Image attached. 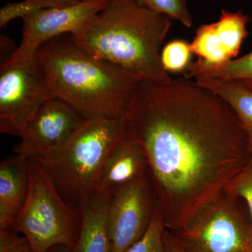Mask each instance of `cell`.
Returning <instances> with one entry per match:
<instances>
[{
	"label": "cell",
	"mask_w": 252,
	"mask_h": 252,
	"mask_svg": "<svg viewBox=\"0 0 252 252\" xmlns=\"http://www.w3.org/2000/svg\"><path fill=\"white\" fill-rule=\"evenodd\" d=\"M124 120L126 132L145 152L149 181L170 230L220 193L252 153L230 106L185 77L140 81Z\"/></svg>",
	"instance_id": "6da1fadb"
},
{
	"label": "cell",
	"mask_w": 252,
	"mask_h": 252,
	"mask_svg": "<svg viewBox=\"0 0 252 252\" xmlns=\"http://www.w3.org/2000/svg\"><path fill=\"white\" fill-rule=\"evenodd\" d=\"M170 27V18L138 0H107L72 36L94 57L117 64L140 81L166 84L173 79L162 66L160 53Z\"/></svg>",
	"instance_id": "7a4b0ae2"
},
{
	"label": "cell",
	"mask_w": 252,
	"mask_h": 252,
	"mask_svg": "<svg viewBox=\"0 0 252 252\" xmlns=\"http://www.w3.org/2000/svg\"><path fill=\"white\" fill-rule=\"evenodd\" d=\"M36 53L55 97L86 118L125 117L140 82L137 78L114 63L94 57L71 34L46 41Z\"/></svg>",
	"instance_id": "3957f363"
},
{
	"label": "cell",
	"mask_w": 252,
	"mask_h": 252,
	"mask_svg": "<svg viewBox=\"0 0 252 252\" xmlns=\"http://www.w3.org/2000/svg\"><path fill=\"white\" fill-rule=\"evenodd\" d=\"M126 133L124 119L87 118L61 148L34 158L46 169L64 201L79 210L81 202L98 190L104 162Z\"/></svg>",
	"instance_id": "277c9868"
},
{
	"label": "cell",
	"mask_w": 252,
	"mask_h": 252,
	"mask_svg": "<svg viewBox=\"0 0 252 252\" xmlns=\"http://www.w3.org/2000/svg\"><path fill=\"white\" fill-rule=\"evenodd\" d=\"M29 188L24 205L10 230L26 237L33 252L56 245L74 248L81 228L79 210L61 196L42 165L28 159Z\"/></svg>",
	"instance_id": "5b68a950"
},
{
	"label": "cell",
	"mask_w": 252,
	"mask_h": 252,
	"mask_svg": "<svg viewBox=\"0 0 252 252\" xmlns=\"http://www.w3.org/2000/svg\"><path fill=\"white\" fill-rule=\"evenodd\" d=\"M170 231L187 252H252V223L246 204L223 190L185 225Z\"/></svg>",
	"instance_id": "8992f818"
},
{
	"label": "cell",
	"mask_w": 252,
	"mask_h": 252,
	"mask_svg": "<svg viewBox=\"0 0 252 252\" xmlns=\"http://www.w3.org/2000/svg\"><path fill=\"white\" fill-rule=\"evenodd\" d=\"M36 51L17 47L0 65V132L20 137L41 105L54 98Z\"/></svg>",
	"instance_id": "52a82bcc"
},
{
	"label": "cell",
	"mask_w": 252,
	"mask_h": 252,
	"mask_svg": "<svg viewBox=\"0 0 252 252\" xmlns=\"http://www.w3.org/2000/svg\"><path fill=\"white\" fill-rule=\"evenodd\" d=\"M157 205L149 177L118 189L111 195L107 225L112 252H125L145 234Z\"/></svg>",
	"instance_id": "ba28073f"
},
{
	"label": "cell",
	"mask_w": 252,
	"mask_h": 252,
	"mask_svg": "<svg viewBox=\"0 0 252 252\" xmlns=\"http://www.w3.org/2000/svg\"><path fill=\"white\" fill-rule=\"evenodd\" d=\"M86 119L63 99H49L25 126L16 155L27 160L52 153L71 138Z\"/></svg>",
	"instance_id": "9c48e42d"
},
{
	"label": "cell",
	"mask_w": 252,
	"mask_h": 252,
	"mask_svg": "<svg viewBox=\"0 0 252 252\" xmlns=\"http://www.w3.org/2000/svg\"><path fill=\"white\" fill-rule=\"evenodd\" d=\"M107 0H84L65 7L42 10L23 19V39L19 47L36 51L46 41L77 32L100 11Z\"/></svg>",
	"instance_id": "30bf717a"
},
{
	"label": "cell",
	"mask_w": 252,
	"mask_h": 252,
	"mask_svg": "<svg viewBox=\"0 0 252 252\" xmlns=\"http://www.w3.org/2000/svg\"><path fill=\"white\" fill-rule=\"evenodd\" d=\"M248 15L241 11L222 10L215 23L200 26L190 43L196 62L202 65H220L238 56L244 40L248 35Z\"/></svg>",
	"instance_id": "8fae6325"
},
{
	"label": "cell",
	"mask_w": 252,
	"mask_h": 252,
	"mask_svg": "<svg viewBox=\"0 0 252 252\" xmlns=\"http://www.w3.org/2000/svg\"><path fill=\"white\" fill-rule=\"evenodd\" d=\"M149 177V165L143 148L126 132L109 152L104 162L98 190L112 195L116 190Z\"/></svg>",
	"instance_id": "7c38bea8"
},
{
	"label": "cell",
	"mask_w": 252,
	"mask_h": 252,
	"mask_svg": "<svg viewBox=\"0 0 252 252\" xmlns=\"http://www.w3.org/2000/svg\"><path fill=\"white\" fill-rule=\"evenodd\" d=\"M110 198V194L97 190L81 202L80 231L72 252H112L107 225Z\"/></svg>",
	"instance_id": "4fadbf2b"
},
{
	"label": "cell",
	"mask_w": 252,
	"mask_h": 252,
	"mask_svg": "<svg viewBox=\"0 0 252 252\" xmlns=\"http://www.w3.org/2000/svg\"><path fill=\"white\" fill-rule=\"evenodd\" d=\"M29 188L28 159L17 155L0 163V230H9L26 201Z\"/></svg>",
	"instance_id": "5bb4252c"
},
{
	"label": "cell",
	"mask_w": 252,
	"mask_h": 252,
	"mask_svg": "<svg viewBox=\"0 0 252 252\" xmlns=\"http://www.w3.org/2000/svg\"><path fill=\"white\" fill-rule=\"evenodd\" d=\"M195 81L220 96L233 109L248 135L252 152V81L197 78Z\"/></svg>",
	"instance_id": "9a60e30c"
},
{
	"label": "cell",
	"mask_w": 252,
	"mask_h": 252,
	"mask_svg": "<svg viewBox=\"0 0 252 252\" xmlns=\"http://www.w3.org/2000/svg\"><path fill=\"white\" fill-rule=\"evenodd\" d=\"M184 77L212 78L219 79H244L252 81V51L243 57L215 66H205L196 61L190 63Z\"/></svg>",
	"instance_id": "2e32d148"
},
{
	"label": "cell",
	"mask_w": 252,
	"mask_h": 252,
	"mask_svg": "<svg viewBox=\"0 0 252 252\" xmlns=\"http://www.w3.org/2000/svg\"><path fill=\"white\" fill-rule=\"evenodd\" d=\"M79 0H23L7 2L0 9V27L16 18H23L33 13L54 8L65 7L77 4Z\"/></svg>",
	"instance_id": "e0dca14e"
},
{
	"label": "cell",
	"mask_w": 252,
	"mask_h": 252,
	"mask_svg": "<svg viewBox=\"0 0 252 252\" xmlns=\"http://www.w3.org/2000/svg\"><path fill=\"white\" fill-rule=\"evenodd\" d=\"M192 54L190 44L183 39H175L162 48L160 59L167 72L185 74L192 63Z\"/></svg>",
	"instance_id": "ac0fdd59"
},
{
	"label": "cell",
	"mask_w": 252,
	"mask_h": 252,
	"mask_svg": "<svg viewBox=\"0 0 252 252\" xmlns=\"http://www.w3.org/2000/svg\"><path fill=\"white\" fill-rule=\"evenodd\" d=\"M165 229L161 212L157 203L152 221L145 234L125 252H167L163 239Z\"/></svg>",
	"instance_id": "d6986e66"
},
{
	"label": "cell",
	"mask_w": 252,
	"mask_h": 252,
	"mask_svg": "<svg viewBox=\"0 0 252 252\" xmlns=\"http://www.w3.org/2000/svg\"><path fill=\"white\" fill-rule=\"evenodd\" d=\"M149 9L176 20L187 28L193 26V18L187 0H138Z\"/></svg>",
	"instance_id": "ffe728a7"
},
{
	"label": "cell",
	"mask_w": 252,
	"mask_h": 252,
	"mask_svg": "<svg viewBox=\"0 0 252 252\" xmlns=\"http://www.w3.org/2000/svg\"><path fill=\"white\" fill-rule=\"evenodd\" d=\"M223 190L243 199L252 223V153L246 165L226 184Z\"/></svg>",
	"instance_id": "44dd1931"
},
{
	"label": "cell",
	"mask_w": 252,
	"mask_h": 252,
	"mask_svg": "<svg viewBox=\"0 0 252 252\" xmlns=\"http://www.w3.org/2000/svg\"><path fill=\"white\" fill-rule=\"evenodd\" d=\"M0 252H33L27 239L11 230H0Z\"/></svg>",
	"instance_id": "7402d4cb"
},
{
	"label": "cell",
	"mask_w": 252,
	"mask_h": 252,
	"mask_svg": "<svg viewBox=\"0 0 252 252\" xmlns=\"http://www.w3.org/2000/svg\"><path fill=\"white\" fill-rule=\"evenodd\" d=\"M164 243L167 252H187L170 230H164Z\"/></svg>",
	"instance_id": "603a6c76"
},
{
	"label": "cell",
	"mask_w": 252,
	"mask_h": 252,
	"mask_svg": "<svg viewBox=\"0 0 252 252\" xmlns=\"http://www.w3.org/2000/svg\"><path fill=\"white\" fill-rule=\"evenodd\" d=\"M47 252H72V248L65 245H56L48 250Z\"/></svg>",
	"instance_id": "cb8c5ba5"
},
{
	"label": "cell",
	"mask_w": 252,
	"mask_h": 252,
	"mask_svg": "<svg viewBox=\"0 0 252 252\" xmlns=\"http://www.w3.org/2000/svg\"><path fill=\"white\" fill-rule=\"evenodd\" d=\"M79 1H84V0H79Z\"/></svg>",
	"instance_id": "d4e9b609"
}]
</instances>
